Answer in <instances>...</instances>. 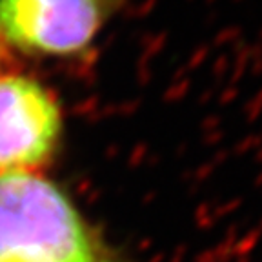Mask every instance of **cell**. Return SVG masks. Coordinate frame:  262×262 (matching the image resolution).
I'll return each instance as SVG.
<instances>
[{
  "label": "cell",
  "mask_w": 262,
  "mask_h": 262,
  "mask_svg": "<svg viewBox=\"0 0 262 262\" xmlns=\"http://www.w3.org/2000/svg\"><path fill=\"white\" fill-rule=\"evenodd\" d=\"M60 135L53 97L26 77H0V175L33 173L51 157Z\"/></svg>",
  "instance_id": "2"
},
{
  "label": "cell",
  "mask_w": 262,
  "mask_h": 262,
  "mask_svg": "<svg viewBox=\"0 0 262 262\" xmlns=\"http://www.w3.org/2000/svg\"><path fill=\"white\" fill-rule=\"evenodd\" d=\"M102 4V0H0V31L24 51L71 55L97 35Z\"/></svg>",
  "instance_id": "3"
},
{
  "label": "cell",
  "mask_w": 262,
  "mask_h": 262,
  "mask_svg": "<svg viewBox=\"0 0 262 262\" xmlns=\"http://www.w3.org/2000/svg\"><path fill=\"white\" fill-rule=\"evenodd\" d=\"M0 262H111L68 196L35 173L0 175Z\"/></svg>",
  "instance_id": "1"
}]
</instances>
